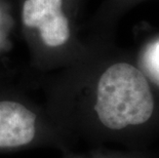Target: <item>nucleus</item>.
<instances>
[{"label":"nucleus","instance_id":"7ed1b4c3","mask_svg":"<svg viewBox=\"0 0 159 158\" xmlns=\"http://www.w3.org/2000/svg\"><path fill=\"white\" fill-rule=\"evenodd\" d=\"M36 115L20 103L0 102V148H16L35 137Z\"/></svg>","mask_w":159,"mask_h":158},{"label":"nucleus","instance_id":"f03ea898","mask_svg":"<svg viewBox=\"0 0 159 158\" xmlns=\"http://www.w3.org/2000/svg\"><path fill=\"white\" fill-rule=\"evenodd\" d=\"M63 0H26L23 6V23L40 31L46 45L57 47L69 39L70 28L62 11Z\"/></svg>","mask_w":159,"mask_h":158},{"label":"nucleus","instance_id":"20e7f679","mask_svg":"<svg viewBox=\"0 0 159 158\" xmlns=\"http://www.w3.org/2000/svg\"><path fill=\"white\" fill-rule=\"evenodd\" d=\"M144 65L154 81L159 84V40L148 46L144 53Z\"/></svg>","mask_w":159,"mask_h":158},{"label":"nucleus","instance_id":"f257e3e1","mask_svg":"<svg viewBox=\"0 0 159 158\" xmlns=\"http://www.w3.org/2000/svg\"><path fill=\"white\" fill-rule=\"evenodd\" d=\"M94 109L100 121L110 129L145 123L154 111L147 78L129 64L118 63L109 67L98 83Z\"/></svg>","mask_w":159,"mask_h":158}]
</instances>
